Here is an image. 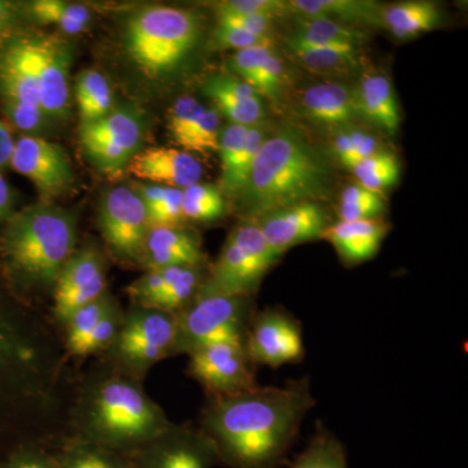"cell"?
<instances>
[{
  "instance_id": "6da1fadb",
  "label": "cell",
  "mask_w": 468,
  "mask_h": 468,
  "mask_svg": "<svg viewBox=\"0 0 468 468\" xmlns=\"http://www.w3.org/2000/svg\"><path fill=\"white\" fill-rule=\"evenodd\" d=\"M316 401L307 377L282 387H258L230 397H207L197 426L227 468H282Z\"/></svg>"
},
{
  "instance_id": "7a4b0ae2",
  "label": "cell",
  "mask_w": 468,
  "mask_h": 468,
  "mask_svg": "<svg viewBox=\"0 0 468 468\" xmlns=\"http://www.w3.org/2000/svg\"><path fill=\"white\" fill-rule=\"evenodd\" d=\"M55 326L0 298V415L18 417L45 436L63 426L73 387Z\"/></svg>"
},
{
  "instance_id": "3957f363",
  "label": "cell",
  "mask_w": 468,
  "mask_h": 468,
  "mask_svg": "<svg viewBox=\"0 0 468 468\" xmlns=\"http://www.w3.org/2000/svg\"><path fill=\"white\" fill-rule=\"evenodd\" d=\"M172 423L143 381L100 360L73 385L68 436L128 455Z\"/></svg>"
},
{
  "instance_id": "277c9868",
  "label": "cell",
  "mask_w": 468,
  "mask_h": 468,
  "mask_svg": "<svg viewBox=\"0 0 468 468\" xmlns=\"http://www.w3.org/2000/svg\"><path fill=\"white\" fill-rule=\"evenodd\" d=\"M331 186L324 154L300 129L282 125L261 144L237 198L243 220L257 221L276 209L318 202Z\"/></svg>"
},
{
  "instance_id": "5b68a950",
  "label": "cell",
  "mask_w": 468,
  "mask_h": 468,
  "mask_svg": "<svg viewBox=\"0 0 468 468\" xmlns=\"http://www.w3.org/2000/svg\"><path fill=\"white\" fill-rule=\"evenodd\" d=\"M73 212L42 202L7 218L2 252L18 282L36 291H54L61 268L76 251Z\"/></svg>"
},
{
  "instance_id": "8992f818",
  "label": "cell",
  "mask_w": 468,
  "mask_h": 468,
  "mask_svg": "<svg viewBox=\"0 0 468 468\" xmlns=\"http://www.w3.org/2000/svg\"><path fill=\"white\" fill-rule=\"evenodd\" d=\"M201 24L189 9L151 5L126 21L124 48L144 77L158 80L181 66L198 41Z\"/></svg>"
},
{
  "instance_id": "52a82bcc",
  "label": "cell",
  "mask_w": 468,
  "mask_h": 468,
  "mask_svg": "<svg viewBox=\"0 0 468 468\" xmlns=\"http://www.w3.org/2000/svg\"><path fill=\"white\" fill-rule=\"evenodd\" d=\"M255 311L254 297L224 294L202 286L197 297L176 314L172 356H189L199 347L217 343L245 346Z\"/></svg>"
},
{
  "instance_id": "ba28073f",
  "label": "cell",
  "mask_w": 468,
  "mask_h": 468,
  "mask_svg": "<svg viewBox=\"0 0 468 468\" xmlns=\"http://www.w3.org/2000/svg\"><path fill=\"white\" fill-rule=\"evenodd\" d=\"M175 335V314L131 303L116 340L101 359L144 383L154 366L172 358Z\"/></svg>"
},
{
  "instance_id": "9c48e42d",
  "label": "cell",
  "mask_w": 468,
  "mask_h": 468,
  "mask_svg": "<svg viewBox=\"0 0 468 468\" xmlns=\"http://www.w3.org/2000/svg\"><path fill=\"white\" fill-rule=\"evenodd\" d=\"M255 221L242 220L229 233L218 260L208 268L206 289L255 297L264 277L280 261Z\"/></svg>"
},
{
  "instance_id": "30bf717a",
  "label": "cell",
  "mask_w": 468,
  "mask_h": 468,
  "mask_svg": "<svg viewBox=\"0 0 468 468\" xmlns=\"http://www.w3.org/2000/svg\"><path fill=\"white\" fill-rule=\"evenodd\" d=\"M0 97L16 128L24 132L41 128L46 116L39 101L30 38L12 41L0 52Z\"/></svg>"
},
{
  "instance_id": "8fae6325",
  "label": "cell",
  "mask_w": 468,
  "mask_h": 468,
  "mask_svg": "<svg viewBox=\"0 0 468 468\" xmlns=\"http://www.w3.org/2000/svg\"><path fill=\"white\" fill-rule=\"evenodd\" d=\"M98 227L116 261L140 264L150 221L143 199L135 190L116 186L104 194L98 209Z\"/></svg>"
},
{
  "instance_id": "7c38bea8",
  "label": "cell",
  "mask_w": 468,
  "mask_h": 468,
  "mask_svg": "<svg viewBox=\"0 0 468 468\" xmlns=\"http://www.w3.org/2000/svg\"><path fill=\"white\" fill-rule=\"evenodd\" d=\"M144 125L138 111L113 109L100 122L81 125L80 141L89 160L106 174H119L140 150Z\"/></svg>"
},
{
  "instance_id": "4fadbf2b",
  "label": "cell",
  "mask_w": 468,
  "mask_h": 468,
  "mask_svg": "<svg viewBox=\"0 0 468 468\" xmlns=\"http://www.w3.org/2000/svg\"><path fill=\"white\" fill-rule=\"evenodd\" d=\"M187 356V375L201 385L207 397L237 396L260 387L257 366L243 345H206Z\"/></svg>"
},
{
  "instance_id": "5bb4252c",
  "label": "cell",
  "mask_w": 468,
  "mask_h": 468,
  "mask_svg": "<svg viewBox=\"0 0 468 468\" xmlns=\"http://www.w3.org/2000/svg\"><path fill=\"white\" fill-rule=\"evenodd\" d=\"M245 349L255 366L279 368L302 362L306 349L300 320L282 307L255 311Z\"/></svg>"
},
{
  "instance_id": "9a60e30c",
  "label": "cell",
  "mask_w": 468,
  "mask_h": 468,
  "mask_svg": "<svg viewBox=\"0 0 468 468\" xmlns=\"http://www.w3.org/2000/svg\"><path fill=\"white\" fill-rule=\"evenodd\" d=\"M126 457L133 468H214L218 464L214 445L198 426L175 421Z\"/></svg>"
},
{
  "instance_id": "2e32d148",
  "label": "cell",
  "mask_w": 468,
  "mask_h": 468,
  "mask_svg": "<svg viewBox=\"0 0 468 468\" xmlns=\"http://www.w3.org/2000/svg\"><path fill=\"white\" fill-rule=\"evenodd\" d=\"M107 292L106 261L100 249L92 243L76 249L61 268L52 291V320L63 329L75 311Z\"/></svg>"
},
{
  "instance_id": "e0dca14e",
  "label": "cell",
  "mask_w": 468,
  "mask_h": 468,
  "mask_svg": "<svg viewBox=\"0 0 468 468\" xmlns=\"http://www.w3.org/2000/svg\"><path fill=\"white\" fill-rule=\"evenodd\" d=\"M9 165L32 181L42 202L66 196L75 185V172L66 150L37 135L18 138Z\"/></svg>"
},
{
  "instance_id": "ac0fdd59",
  "label": "cell",
  "mask_w": 468,
  "mask_h": 468,
  "mask_svg": "<svg viewBox=\"0 0 468 468\" xmlns=\"http://www.w3.org/2000/svg\"><path fill=\"white\" fill-rule=\"evenodd\" d=\"M43 113L51 119H66L69 113V45L55 37L30 38Z\"/></svg>"
},
{
  "instance_id": "d6986e66",
  "label": "cell",
  "mask_w": 468,
  "mask_h": 468,
  "mask_svg": "<svg viewBox=\"0 0 468 468\" xmlns=\"http://www.w3.org/2000/svg\"><path fill=\"white\" fill-rule=\"evenodd\" d=\"M255 223L280 257L294 246L323 239L332 224L325 208L318 202H302L276 209Z\"/></svg>"
},
{
  "instance_id": "ffe728a7",
  "label": "cell",
  "mask_w": 468,
  "mask_h": 468,
  "mask_svg": "<svg viewBox=\"0 0 468 468\" xmlns=\"http://www.w3.org/2000/svg\"><path fill=\"white\" fill-rule=\"evenodd\" d=\"M126 172L151 185L184 190L201 181L203 167L186 151L156 146L138 151L126 165Z\"/></svg>"
},
{
  "instance_id": "44dd1931",
  "label": "cell",
  "mask_w": 468,
  "mask_h": 468,
  "mask_svg": "<svg viewBox=\"0 0 468 468\" xmlns=\"http://www.w3.org/2000/svg\"><path fill=\"white\" fill-rule=\"evenodd\" d=\"M205 252L197 233L184 227H151L140 264L144 271L176 266H205Z\"/></svg>"
},
{
  "instance_id": "7402d4cb",
  "label": "cell",
  "mask_w": 468,
  "mask_h": 468,
  "mask_svg": "<svg viewBox=\"0 0 468 468\" xmlns=\"http://www.w3.org/2000/svg\"><path fill=\"white\" fill-rule=\"evenodd\" d=\"M202 90L230 124L252 126L264 122L261 97L250 85L229 75H214L206 80Z\"/></svg>"
},
{
  "instance_id": "603a6c76",
  "label": "cell",
  "mask_w": 468,
  "mask_h": 468,
  "mask_svg": "<svg viewBox=\"0 0 468 468\" xmlns=\"http://www.w3.org/2000/svg\"><path fill=\"white\" fill-rule=\"evenodd\" d=\"M389 227L381 220L337 221L325 230L323 239L331 242L345 266H358L380 250Z\"/></svg>"
},
{
  "instance_id": "cb8c5ba5",
  "label": "cell",
  "mask_w": 468,
  "mask_h": 468,
  "mask_svg": "<svg viewBox=\"0 0 468 468\" xmlns=\"http://www.w3.org/2000/svg\"><path fill=\"white\" fill-rule=\"evenodd\" d=\"M301 104L304 113L319 124L349 125L358 116L354 91L335 82L310 86L302 94Z\"/></svg>"
},
{
  "instance_id": "d4e9b609",
  "label": "cell",
  "mask_w": 468,
  "mask_h": 468,
  "mask_svg": "<svg viewBox=\"0 0 468 468\" xmlns=\"http://www.w3.org/2000/svg\"><path fill=\"white\" fill-rule=\"evenodd\" d=\"M358 115L366 117L369 122L388 134L399 131V107L392 82L383 75L365 77L359 88L354 91Z\"/></svg>"
},
{
  "instance_id": "484cf974",
  "label": "cell",
  "mask_w": 468,
  "mask_h": 468,
  "mask_svg": "<svg viewBox=\"0 0 468 468\" xmlns=\"http://www.w3.org/2000/svg\"><path fill=\"white\" fill-rule=\"evenodd\" d=\"M367 34L356 27L323 17H302L288 38L292 51L324 48H358Z\"/></svg>"
},
{
  "instance_id": "4316f807",
  "label": "cell",
  "mask_w": 468,
  "mask_h": 468,
  "mask_svg": "<svg viewBox=\"0 0 468 468\" xmlns=\"http://www.w3.org/2000/svg\"><path fill=\"white\" fill-rule=\"evenodd\" d=\"M289 12L302 17H323L345 24H375L380 21L381 8L367 0H292Z\"/></svg>"
},
{
  "instance_id": "83f0119b",
  "label": "cell",
  "mask_w": 468,
  "mask_h": 468,
  "mask_svg": "<svg viewBox=\"0 0 468 468\" xmlns=\"http://www.w3.org/2000/svg\"><path fill=\"white\" fill-rule=\"evenodd\" d=\"M441 14L431 2H402L381 8V23L399 39L431 32L439 26Z\"/></svg>"
},
{
  "instance_id": "f1b7e54d",
  "label": "cell",
  "mask_w": 468,
  "mask_h": 468,
  "mask_svg": "<svg viewBox=\"0 0 468 468\" xmlns=\"http://www.w3.org/2000/svg\"><path fill=\"white\" fill-rule=\"evenodd\" d=\"M58 468H133L124 454L67 436L54 451Z\"/></svg>"
},
{
  "instance_id": "f546056e",
  "label": "cell",
  "mask_w": 468,
  "mask_h": 468,
  "mask_svg": "<svg viewBox=\"0 0 468 468\" xmlns=\"http://www.w3.org/2000/svg\"><path fill=\"white\" fill-rule=\"evenodd\" d=\"M167 275L165 291L154 303V309L177 314L197 297L207 280L205 266H176L165 268Z\"/></svg>"
},
{
  "instance_id": "4dcf8cb0",
  "label": "cell",
  "mask_w": 468,
  "mask_h": 468,
  "mask_svg": "<svg viewBox=\"0 0 468 468\" xmlns=\"http://www.w3.org/2000/svg\"><path fill=\"white\" fill-rule=\"evenodd\" d=\"M76 101L81 125L100 122L113 110V94L109 80L98 70H84L76 80Z\"/></svg>"
},
{
  "instance_id": "1f68e13d",
  "label": "cell",
  "mask_w": 468,
  "mask_h": 468,
  "mask_svg": "<svg viewBox=\"0 0 468 468\" xmlns=\"http://www.w3.org/2000/svg\"><path fill=\"white\" fill-rule=\"evenodd\" d=\"M288 464L289 468H349L344 443L322 421L316 423L306 448Z\"/></svg>"
},
{
  "instance_id": "d6a6232c",
  "label": "cell",
  "mask_w": 468,
  "mask_h": 468,
  "mask_svg": "<svg viewBox=\"0 0 468 468\" xmlns=\"http://www.w3.org/2000/svg\"><path fill=\"white\" fill-rule=\"evenodd\" d=\"M143 199L151 227H183V190L144 184L135 189Z\"/></svg>"
},
{
  "instance_id": "836d02e7",
  "label": "cell",
  "mask_w": 468,
  "mask_h": 468,
  "mask_svg": "<svg viewBox=\"0 0 468 468\" xmlns=\"http://www.w3.org/2000/svg\"><path fill=\"white\" fill-rule=\"evenodd\" d=\"M29 9L34 20L42 24H52L67 34L84 32L91 21L90 9L79 3L37 0L30 5Z\"/></svg>"
},
{
  "instance_id": "e575fe53",
  "label": "cell",
  "mask_w": 468,
  "mask_h": 468,
  "mask_svg": "<svg viewBox=\"0 0 468 468\" xmlns=\"http://www.w3.org/2000/svg\"><path fill=\"white\" fill-rule=\"evenodd\" d=\"M271 132H272V129L268 126L266 122L249 126L245 143H243L242 149L237 155L232 169H230L229 174L220 178L221 193H226L227 196L230 197L239 196L243 185L248 180L254 160L257 158L258 151H260L261 144L267 140Z\"/></svg>"
},
{
  "instance_id": "d590c367",
  "label": "cell",
  "mask_w": 468,
  "mask_h": 468,
  "mask_svg": "<svg viewBox=\"0 0 468 468\" xmlns=\"http://www.w3.org/2000/svg\"><path fill=\"white\" fill-rule=\"evenodd\" d=\"M113 295L110 292H104L98 300L85 304L84 307L75 311L63 326V343L68 358H76L77 351L84 344L92 329L98 324L103 314L109 309Z\"/></svg>"
},
{
  "instance_id": "8d00e7d4",
  "label": "cell",
  "mask_w": 468,
  "mask_h": 468,
  "mask_svg": "<svg viewBox=\"0 0 468 468\" xmlns=\"http://www.w3.org/2000/svg\"><path fill=\"white\" fill-rule=\"evenodd\" d=\"M360 186L380 194L399 181V163L394 154L380 151L360 160L351 168Z\"/></svg>"
},
{
  "instance_id": "74e56055",
  "label": "cell",
  "mask_w": 468,
  "mask_h": 468,
  "mask_svg": "<svg viewBox=\"0 0 468 468\" xmlns=\"http://www.w3.org/2000/svg\"><path fill=\"white\" fill-rule=\"evenodd\" d=\"M183 212L185 220H218L226 212L223 193L214 185H192L183 190Z\"/></svg>"
},
{
  "instance_id": "f35d334b",
  "label": "cell",
  "mask_w": 468,
  "mask_h": 468,
  "mask_svg": "<svg viewBox=\"0 0 468 468\" xmlns=\"http://www.w3.org/2000/svg\"><path fill=\"white\" fill-rule=\"evenodd\" d=\"M387 211L381 194L371 192L360 185H350L345 187L341 194L340 215L341 221L378 220Z\"/></svg>"
},
{
  "instance_id": "ab89813d",
  "label": "cell",
  "mask_w": 468,
  "mask_h": 468,
  "mask_svg": "<svg viewBox=\"0 0 468 468\" xmlns=\"http://www.w3.org/2000/svg\"><path fill=\"white\" fill-rule=\"evenodd\" d=\"M124 310L120 302L113 298L109 309L103 314L91 334L77 351L76 358H88L92 356H101L110 349L116 340L124 319Z\"/></svg>"
},
{
  "instance_id": "60d3db41",
  "label": "cell",
  "mask_w": 468,
  "mask_h": 468,
  "mask_svg": "<svg viewBox=\"0 0 468 468\" xmlns=\"http://www.w3.org/2000/svg\"><path fill=\"white\" fill-rule=\"evenodd\" d=\"M302 66L315 73H337L358 63V48H324L292 51Z\"/></svg>"
},
{
  "instance_id": "b9f144b4",
  "label": "cell",
  "mask_w": 468,
  "mask_h": 468,
  "mask_svg": "<svg viewBox=\"0 0 468 468\" xmlns=\"http://www.w3.org/2000/svg\"><path fill=\"white\" fill-rule=\"evenodd\" d=\"M220 119L218 111L205 107L201 116L194 124L192 132L183 144V150L189 153H218Z\"/></svg>"
},
{
  "instance_id": "7bdbcfd3",
  "label": "cell",
  "mask_w": 468,
  "mask_h": 468,
  "mask_svg": "<svg viewBox=\"0 0 468 468\" xmlns=\"http://www.w3.org/2000/svg\"><path fill=\"white\" fill-rule=\"evenodd\" d=\"M205 106L190 95H183L169 110L168 131L178 146H183Z\"/></svg>"
},
{
  "instance_id": "ee69618b",
  "label": "cell",
  "mask_w": 468,
  "mask_h": 468,
  "mask_svg": "<svg viewBox=\"0 0 468 468\" xmlns=\"http://www.w3.org/2000/svg\"><path fill=\"white\" fill-rule=\"evenodd\" d=\"M218 15H245L275 18L289 11L288 3L280 0H223L214 3Z\"/></svg>"
},
{
  "instance_id": "f6af8a7d",
  "label": "cell",
  "mask_w": 468,
  "mask_h": 468,
  "mask_svg": "<svg viewBox=\"0 0 468 468\" xmlns=\"http://www.w3.org/2000/svg\"><path fill=\"white\" fill-rule=\"evenodd\" d=\"M0 468H58V464L51 449L38 443H26L3 458Z\"/></svg>"
},
{
  "instance_id": "bcb514c9",
  "label": "cell",
  "mask_w": 468,
  "mask_h": 468,
  "mask_svg": "<svg viewBox=\"0 0 468 468\" xmlns=\"http://www.w3.org/2000/svg\"><path fill=\"white\" fill-rule=\"evenodd\" d=\"M257 46H270L272 48V37L257 36L233 29V27H217L211 38V48L214 50H236L257 48Z\"/></svg>"
},
{
  "instance_id": "7dc6e473",
  "label": "cell",
  "mask_w": 468,
  "mask_h": 468,
  "mask_svg": "<svg viewBox=\"0 0 468 468\" xmlns=\"http://www.w3.org/2000/svg\"><path fill=\"white\" fill-rule=\"evenodd\" d=\"M284 84V66L279 57L273 54V51L268 55L266 60L261 64L258 70L251 88L254 89L261 97H267L270 100L276 101Z\"/></svg>"
},
{
  "instance_id": "c3c4849f",
  "label": "cell",
  "mask_w": 468,
  "mask_h": 468,
  "mask_svg": "<svg viewBox=\"0 0 468 468\" xmlns=\"http://www.w3.org/2000/svg\"><path fill=\"white\" fill-rule=\"evenodd\" d=\"M271 52L272 48L270 46H257V48L237 51L232 58V69L239 80L251 86L258 70L261 69V64Z\"/></svg>"
},
{
  "instance_id": "681fc988",
  "label": "cell",
  "mask_w": 468,
  "mask_h": 468,
  "mask_svg": "<svg viewBox=\"0 0 468 468\" xmlns=\"http://www.w3.org/2000/svg\"><path fill=\"white\" fill-rule=\"evenodd\" d=\"M218 26L233 27L257 36L271 37L272 18L245 15H218Z\"/></svg>"
},
{
  "instance_id": "f907efd6",
  "label": "cell",
  "mask_w": 468,
  "mask_h": 468,
  "mask_svg": "<svg viewBox=\"0 0 468 468\" xmlns=\"http://www.w3.org/2000/svg\"><path fill=\"white\" fill-rule=\"evenodd\" d=\"M349 132L351 144L354 147V155L356 162L367 158L372 154L378 153V143L371 134L365 133L363 131H347Z\"/></svg>"
},
{
  "instance_id": "816d5d0a",
  "label": "cell",
  "mask_w": 468,
  "mask_h": 468,
  "mask_svg": "<svg viewBox=\"0 0 468 468\" xmlns=\"http://www.w3.org/2000/svg\"><path fill=\"white\" fill-rule=\"evenodd\" d=\"M334 153L337 159L340 160L341 165L345 167L351 168L356 165V155H354V147L351 144L349 132H338L334 140Z\"/></svg>"
},
{
  "instance_id": "f5cc1de1",
  "label": "cell",
  "mask_w": 468,
  "mask_h": 468,
  "mask_svg": "<svg viewBox=\"0 0 468 468\" xmlns=\"http://www.w3.org/2000/svg\"><path fill=\"white\" fill-rule=\"evenodd\" d=\"M15 144H16V141L14 140L11 129L0 120V169L7 167L11 163Z\"/></svg>"
},
{
  "instance_id": "db71d44e",
  "label": "cell",
  "mask_w": 468,
  "mask_h": 468,
  "mask_svg": "<svg viewBox=\"0 0 468 468\" xmlns=\"http://www.w3.org/2000/svg\"><path fill=\"white\" fill-rule=\"evenodd\" d=\"M15 21H16V8H15V5L0 0V45L11 34Z\"/></svg>"
},
{
  "instance_id": "11a10c76",
  "label": "cell",
  "mask_w": 468,
  "mask_h": 468,
  "mask_svg": "<svg viewBox=\"0 0 468 468\" xmlns=\"http://www.w3.org/2000/svg\"><path fill=\"white\" fill-rule=\"evenodd\" d=\"M12 207H14V193L5 178L0 175V223L11 217Z\"/></svg>"
}]
</instances>
